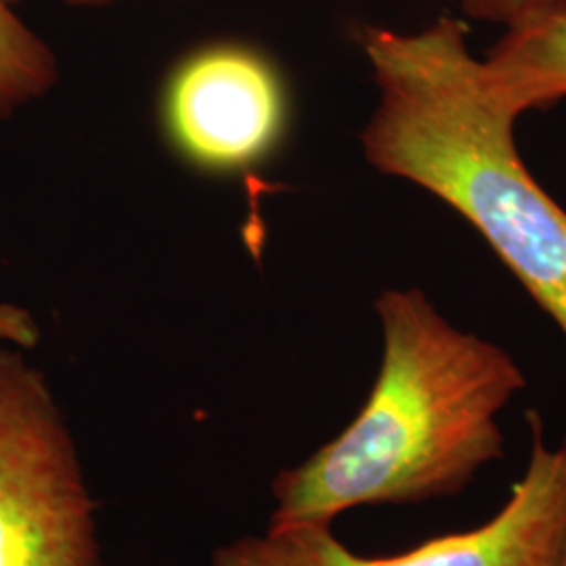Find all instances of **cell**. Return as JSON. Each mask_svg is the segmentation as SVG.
Instances as JSON below:
<instances>
[{
	"label": "cell",
	"mask_w": 566,
	"mask_h": 566,
	"mask_svg": "<svg viewBox=\"0 0 566 566\" xmlns=\"http://www.w3.org/2000/svg\"><path fill=\"white\" fill-rule=\"evenodd\" d=\"M13 7H18L20 2L25 0H9ZM65 2L67 7H76V9H105V7H112L114 0H61Z\"/></svg>",
	"instance_id": "10"
},
{
	"label": "cell",
	"mask_w": 566,
	"mask_h": 566,
	"mask_svg": "<svg viewBox=\"0 0 566 566\" xmlns=\"http://www.w3.org/2000/svg\"><path fill=\"white\" fill-rule=\"evenodd\" d=\"M525 474L485 525L428 539L395 556H361L332 526L242 535L217 547L210 566H558L566 552V443L552 447L535 411L526 413Z\"/></svg>",
	"instance_id": "4"
},
{
	"label": "cell",
	"mask_w": 566,
	"mask_h": 566,
	"mask_svg": "<svg viewBox=\"0 0 566 566\" xmlns=\"http://www.w3.org/2000/svg\"><path fill=\"white\" fill-rule=\"evenodd\" d=\"M380 99L361 133L365 160L416 182L472 224L566 336V210L533 179L514 114L468 46L460 20L405 34H359Z\"/></svg>",
	"instance_id": "2"
},
{
	"label": "cell",
	"mask_w": 566,
	"mask_h": 566,
	"mask_svg": "<svg viewBox=\"0 0 566 566\" xmlns=\"http://www.w3.org/2000/svg\"><path fill=\"white\" fill-rule=\"evenodd\" d=\"M458 2L468 18L500 23L506 28L566 4V0H458Z\"/></svg>",
	"instance_id": "8"
},
{
	"label": "cell",
	"mask_w": 566,
	"mask_h": 566,
	"mask_svg": "<svg viewBox=\"0 0 566 566\" xmlns=\"http://www.w3.org/2000/svg\"><path fill=\"white\" fill-rule=\"evenodd\" d=\"M0 566H103L97 504L46 376L0 344Z\"/></svg>",
	"instance_id": "3"
},
{
	"label": "cell",
	"mask_w": 566,
	"mask_h": 566,
	"mask_svg": "<svg viewBox=\"0 0 566 566\" xmlns=\"http://www.w3.org/2000/svg\"><path fill=\"white\" fill-rule=\"evenodd\" d=\"M41 343V325L34 315L18 304L0 303V344L34 348Z\"/></svg>",
	"instance_id": "9"
},
{
	"label": "cell",
	"mask_w": 566,
	"mask_h": 566,
	"mask_svg": "<svg viewBox=\"0 0 566 566\" xmlns=\"http://www.w3.org/2000/svg\"><path fill=\"white\" fill-rule=\"evenodd\" d=\"M282 72L261 49L238 41L202 44L175 63L163 84L164 139L206 175L263 166L287 128Z\"/></svg>",
	"instance_id": "5"
},
{
	"label": "cell",
	"mask_w": 566,
	"mask_h": 566,
	"mask_svg": "<svg viewBox=\"0 0 566 566\" xmlns=\"http://www.w3.org/2000/svg\"><path fill=\"white\" fill-rule=\"evenodd\" d=\"M376 313L382 361L371 392L336 439L273 479L269 531L453 497L504 458L500 413L526 386L516 359L449 324L418 287L386 290Z\"/></svg>",
	"instance_id": "1"
},
{
	"label": "cell",
	"mask_w": 566,
	"mask_h": 566,
	"mask_svg": "<svg viewBox=\"0 0 566 566\" xmlns=\"http://www.w3.org/2000/svg\"><path fill=\"white\" fill-rule=\"evenodd\" d=\"M558 566H566V552H565V556H563V560H560V565Z\"/></svg>",
	"instance_id": "11"
},
{
	"label": "cell",
	"mask_w": 566,
	"mask_h": 566,
	"mask_svg": "<svg viewBox=\"0 0 566 566\" xmlns=\"http://www.w3.org/2000/svg\"><path fill=\"white\" fill-rule=\"evenodd\" d=\"M57 81L60 61L53 49L9 0H0V120L44 97Z\"/></svg>",
	"instance_id": "7"
},
{
	"label": "cell",
	"mask_w": 566,
	"mask_h": 566,
	"mask_svg": "<svg viewBox=\"0 0 566 566\" xmlns=\"http://www.w3.org/2000/svg\"><path fill=\"white\" fill-rule=\"evenodd\" d=\"M486 78L514 114L566 97V4L506 28L489 51Z\"/></svg>",
	"instance_id": "6"
}]
</instances>
